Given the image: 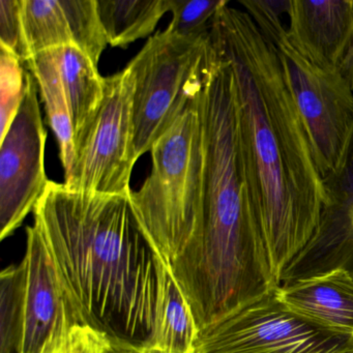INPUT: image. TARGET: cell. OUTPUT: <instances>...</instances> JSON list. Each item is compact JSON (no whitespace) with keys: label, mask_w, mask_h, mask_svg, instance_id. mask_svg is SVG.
Returning <instances> with one entry per match:
<instances>
[{"label":"cell","mask_w":353,"mask_h":353,"mask_svg":"<svg viewBox=\"0 0 353 353\" xmlns=\"http://www.w3.org/2000/svg\"><path fill=\"white\" fill-rule=\"evenodd\" d=\"M198 105L204 148L201 214L169 265L190 301L231 309L268 293L276 279L241 161L232 68L210 40Z\"/></svg>","instance_id":"3957f363"},{"label":"cell","mask_w":353,"mask_h":353,"mask_svg":"<svg viewBox=\"0 0 353 353\" xmlns=\"http://www.w3.org/2000/svg\"><path fill=\"white\" fill-rule=\"evenodd\" d=\"M107 353H128V352H121V351H117V350H113V349H109L108 351H107Z\"/></svg>","instance_id":"484cf974"},{"label":"cell","mask_w":353,"mask_h":353,"mask_svg":"<svg viewBox=\"0 0 353 353\" xmlns=\"http://www.w3.org/2000/svg\"><path fill=\"white\" fill-rule=\"evenodd\" d=\"M38 84L26 69L21 106L0 138V239L9 237L34 212L49 183L45 172L47 132L43 125Z\"/></svg>","instance_id":"30bf717a"},{"label":"cell","mask_w":353,"mask_h":353,"mask_svg":"<svg viewBox=\"0 0 353 353\" xmlns=\"http://www.w3.org/2000/svg\"><path fill=\"white\" fill-rule=\"evenodd\" d=\"M99 15L110 46L127 48L150 37L169 12L168 0H97Z\"/></svg>","instance_id":"e0dca14e"},{"label":"cell","mask_w":353,"mask_h":353,"mask_svg":"<svg viewBox=\"0 0 353 353\" xmlns=\"http://www.w3.org/2000/svg\"><path fill=\"white\" fill-rule=\"evenodd\" d=\"M24 63L63 46L81 49L99 65L108 42L97 0H21Z\"/></svg>","instance_id":"7c38bea8"},{"label":"cell","mask_w":353,"mask_h":353,"mask_svg":"<svg viewBox=\"0 0 353 353\" xmlns=\"http://www.w3.org/2000/svg\"><path fill=\"white\" fill-rule=\"evenodd\" d=\"M323 185L325 201L317 229L287 266L280 285L338 268L353 278V128L340 165L323 179Z\"/></svg>","instance_id":"8fae6325"},{"label":"cell","mask_w":353,"mask_h":353,"mask_svg":"<svg viewBox=\"0 0 353 353\" xmlns=\"http://www.w3.org/2000/svg\"><path fill=\"white\" fill-rule=\"evenodd\" d=\"M208 37L188 39L166 30L157 32L128 65L134 76L132 112L137 160L150 152L199 94Z\"/></svg>","instance_id":"8992f818"},{"label":"cell","mask_w":353,"mask_h":353,"mask_svg":"<svg viewBox=\"0 0 353 353\" xmlns=\"http://www.w3.org/2000/svg\"><path fill=\"white\" fill-rule=\"evenodd\" d=\"M68 345H69V343H68ZM68 345L67 346L63 347V348L59 349V350L53 351V352L51 353H68Z\"/></svg>","instance_id":"d4e9b609"},{"label":"cell","mask_w":353,"mask_h":353,"mask_svg":"<svg viewBox=\"0 0 353 353\" xmlns=\"http://www.w3.org/2000/svg\"><path fill=\"white\" fill-rule=\"evenodd\" d=\"M0 46L13 51L24 63L21 0H0Z\"/></svg>","instance_id":"7402d4cb"},{"label":"cell","mask_w":353,"mask_h":353,"mask_svg":"<svg viewBox=\"0 0 353 353\" xmlns=\"http://www.w3.org/2000/svg\"><path fill=\"white\" fill-rule=\"evenodd\" d=\"M276 292L285 305L297 313L353 334V278L346 270L338 268L281 284Z\"/></svg>","instance_id":"5bb4252c"},{"label":"cell","mask_w":353,"mask_h":353,"mask_svg":"<svg viewBox=\"0 0 353 353\" xmlns=\"http://www.w3.org/2000/svg\"><path fill=\"white\" fill-rule=\"evenodd\" d=\"M193 353H353V334L297 313L274 289L200 330Z\"/></svg>","instance_id":"52a82bcc"},{"label":"cell","mask_w":353,"mask_h":353,"mask_svg":"<svg viewBox=\"0 0 353 353\" xmlns=\"http://www.w3.org/2000/svg\"><path fill=\"white\" fill-rule=\"evenodd\" d=\"M134 76L129 67L105 77V94L90 127L76 142L65 185L92 195H130L137 162L134 146Z\"/></svg>","instance_id":"ba28073f"},{"label":"cell","mask_w":353,"mask_h":353,"mask_svg":"<svg viewBox=\"0 0 353 353\" xmlns=\"http://www.w3.org/2000/svg\"><path fill=\"white\" fill-rule=\"evenodd\" d=\"M24 65L38 84L47 121L59 143V158L65 176L71 171L75 160V131L57 61L52 51L47 50L32 55Z\"/></svg>","instance_id":"2e32d148"},{"label":"cell","mask_w":353,"mask_h":353,"mask_svg":"<svg viewBox=\"0 0 353 353\" xmlns=\"http://www.w3.org/2000/svg\"><path fill=\"white\" fill-rule=\"evenodd\" d=\"M34 214L76 323L113 350L154 353L172 272L130 195H92L50 181Z\"/></svg>","instance_id":"6da1fadb"},{"label":"cell","mask_w":353,"mask_h":353,"mask_svg":"<svg viewBox=\"0 0 353 353\" xmlns=\"http://www.w3.org/2000/svg\"><path fill=\"white\" fill-rule=\"evenodd\" d=\"M108 341L94 330L76 325L70 334L68 353H107Z\"/></svg>","instance_id":"603a6c76"},{"label":"cell","mask_w":353,"mask_h":353,"mask_svg":"<svg viewBox=\"0 0 353 353\" xmlns=\"http://www.w3.org/2000/svg\"><path fill=\"white\" fill-rule=\"evenodd\" d=\"M172 20L167 32L181 38L197 39L210 34L221 8L228 0H168Z\"/></svg>","instance_id":"d6986e66"},{"label":"cell","mask_w":353,"mask_h":353,"mask_svg":"<svg viewBox=\"0 0 353 353\" xmlns=\"http://www.w3.org/2000/svg\"><path fill=\"white\" fill-rule=\"evenodd\" d=\"M322 179L344 156L353 128V88L339 69L301 57L286 38L276 47Z\"/></svg>","instance_id":"9c48e42d"},{"label":"cell","mask_w":353,"mask_h":353,"mask_svg":"<svg viewBox=\"0 0 353 353\" xmlns=\"http://www.w3.org/2000/svg\"><path fill=\"white\" fill-rule=\"evenodd\" d=\"M199 94L154 142L150 174L130 194L142 227L168 263L185 249L201 214L204 148Z\"/></svg>","instance_id":"277c9868"},{"label":"cell","mask_w":353,"mask_h":353,"mask_svg":"<svg viewBox=\"0 0 353 353\" xmlns=\"http://www.w3.org/2000/svg\"><path fill=\"white\" fill-rule=\"evenodd\" d=\"M288 40L305 59L338 69L353 26V0H290Z\"/></svg>","instance_id":"4fadbf2b"},{"label":"cell","mask_w":353,"mask_h":353,"mask_svg":"<svg viewBox=\"0 0 353 353\" xmlns=\"http://www.w3.org/2000/svg\"><path fill=\"white\" fill-rule=\"evenodd\" d=\"M65 86L76 142L96 117L105 94V77L81 49L63 46L50 49Z\"/></svg>","instance_id":"9a60e30c"},{"label":"cell","mask_w":353,"mask_h":353,"mask_svg":"<svg viewBox=\"0 0 353 353\" xmlns=\"http://www.w3.org/2000/svg\"><path fill=\"white\" fill-rule=\"evenodd\" d=\"M26 88L24 63L10 49L0 46V138L13 123Z\"/></svg>","instance_id":"ffe728a7"},{"label":"cell","mask_w":353,"mask_h":353,"mask_svg":"<svg viewBox=\"0 0 353 353\" xmlns=\"http://www.w3.org/2000/svg\"><path fill=\"white\" fill-rule=\"evenodd\" d=\"M210 38L232 68L241 161L280 286L319 224L323 179L276 47L247 12L229 3L216 14Z\"/></svg>","instance_id":"7a4b0ae2"},{"label":"cell","mask_w":353,"mask_h":353,"mask_svg":"<svg viewBox=\"0 0 353 353\" xmlns=\"http://www.w3.org/2000/svg\"><path fill=\"white\" fill-rule=\"evenodd\" d=\"M338 69L353 88V26Z\"/></svg>","instance_id":"cb8c5ba5"},{"label":"cell","mask_w":353,"mask_h":353,"mask_svg":"<svg viewBox=\"0 0 353 353\" xmlns=\"http://www.w3.org/2000/svg\"><path fill=\"white\" fill-rule=\"evenodd\" d=\"M261 34L278 46L288 34L283 16H288L290 0H239Z\"/></svg>","instance_id":"44dd1931"},{"label":"cell","mask_w":353,"mask_h":353,"mask_svg":"<svg viewBox=\"0 0 353 353\" xmlns=\"http://www.w3.org/2000/svg\"><path fill=\"white\" fill-rule=\"evenodd\" d=\"M23 259L0 274V353H51L77 325L40 229L28 226Z\"/></svg>","instance_id":"5b68a950"},{"label":"cell","mask_w":353,"mask_h":353,"mask_svg":"<svg viewBox=\"0 0 353 353\" xmlns=\"http://www.w3.org/2000/svg\"><path fill=\"white\" fill-rule=\"evenodd\" d=\"M198 332L199 330L185 295L171 274L154 353H193Z\"/></svg>","instance_id":"ac0fdd59"}]
</instances>
